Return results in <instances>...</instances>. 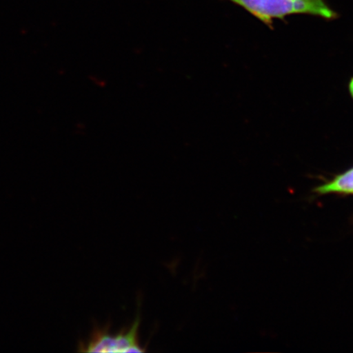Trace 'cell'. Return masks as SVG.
I'll return each instance as SVG.
<instances>
[{"mask_svg": "<svg viewBox=\"0 0 353 353\" xmlns=\"http://www.w3.org/2000/svg\"><path fill=\"white\" fill-rule=\"evenodd\" d=\"M245 8L256 19L268 26L273 19H283L287 16L306 14L332 20L338 17L325 0H229Z\"/></svg>", "mask_w": 353, "mask_h": 353, "instance_id": "cell-1", "label": "cell"}, {"mask_svg": "<svg viewBox=\"0 0 353 353\" xmlns=\"http://www.w3.org/2000/svg\"><path fill=\"white\" fill-rule=\"evenodd\" d=\"M140 319L137 317L128 329L117 334L110 332L109 328H95L90 339L82 344L81 351L88 352H143L139 342Z\"/></svg>", "mask_w": 353, "mask_h": 353, "instance_id": "cell-2", "label": "cell"}, {"mask_svg": "<svg viewBox=\"0 0 353 353\" xmlns=\"http://www.w3.org/2000/svg\"><path fill=\"white\" fill-rule=\"evenodd\" d=\"M315 192L321 195L330 193L353 194V168L335 176L330 182L317 187Z\"/></svg>", "mask_w": 353, "mask_h": 353, "instance_id": "cell-3", "label": "cell"}, {"mask_svg": "<svg viewBox=\"0 0 353 353\" xmlns=\"http://www.w3.org/2000/svg\"><path fill=\"white\" fill-rule=\"evenodd\" d=\"M348 88H350V92L353 99V78L351 79Z\"/></svg>", "mask_w": 353, "mask_h": 353, "instance_id": "cell-4", "label": "cell"}]
</instances>
